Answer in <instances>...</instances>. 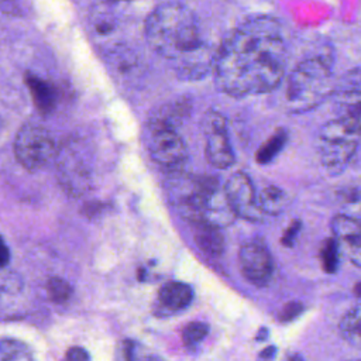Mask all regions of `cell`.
I'll use <instances>...</instances> for the list:
<instances>
[{
    "label": "cell",
    "instance_id": "cell-1",
    "mask_svg": "<svg viewBox=\"0 0 361 361\" xmlns=\"http://www.w3.org/2000/svg\"><path fill=\"white\" fill-rule=\"evenodd\" d=\"M286 45L279 23L269 16L243 21L214 55V83L234 97L272 92L283 79Z\"/></svg>",
    "mask_w": 361,
    "mask_h": 361
},
{
    "label": "cell",
    "instance_id": "cell-2",
    "mask_svg": "<svg viewBox=\"0 0 361 361\" xmlns=\"http://www.w3.org/2000/svg\"><path fill=\"white\" fill-rule=\"evenodd\" d=\"M144 34L149 48L173 62L182 80H197L213 69L214 55L202 37L197 16L185 4L168 1L147 17Z\"/></svg>",
    "mask_w": 361,
    "mask_h": 361
},
{
    "label": "cell",
    "instance_id": "cell-3",
    "mask_svg": "<svg viewBox=\"0 0 361 361\" xmlns=\"http://www.w3.org/2000/svg\"><path fill=\"white\" fill-rule=\"evenodd\" d=\"M168 173L166 195L186 221L223 228L235 220L224 188L216 178L188 173L183 169Z\"/></svg>",
    "mask_w": 361,
    "mask_h": 361
},
{
    "label": "cell",
    "instance_id": "cell-4",
    "mask_svg": "<svg viewBox=\"0 0 361 361\" xmlns=\"http://www.w3.org/2000/svg\"><path fill=\"white\" fill-rule=\"evenodd\" d=\"M186 104L165 106L157 110L145 127V147L151 159L166 169L175 172L183 169L188 159V148L178 131L182 110Z\"/></svg>",
    "mask_w": 361,
    "mask_h": 361
},
{
    "label": "cell",
    "instance_id": "cell-5",
    "mask_svg": "<svg viewBox=\"0 0 361 361\" xmlns=\"http://www.w3.org/2000/svg\"><path fill=\"white\" fill-rule=\"evenodd\" d=\"M333 90L330 62L323 56H309L300 61L288 76L286 106L292 113H306L331 99Z\"/></svg>",
    "mask_w": 361,
    "mask_h": 361
},
{
    "label": "cell",
    "instance_id": "cell-6",
    "mask_svg": "<svg viewBox=\"0 0 361 361\" xmlns=\"http://www.w3.org/2000/svg\"><path fill=\"white\" fill-rule=\"evenodd\" d=\"M361 134L341 118H334L320 127L316 149L323 169L337 176L354 157Z\"/></svg>",
    "mask_w": 361,
    "mask_h": 361
},
{
    "label": "cell",
    "instance_id": "cell-7",
    "mask_svg": "<svg viewBox=\"0 0 361 361\" xmlns=\"http://www.w3.org/2000/svg\"><path fill=\"white\" fill-rule=\"evenodd\" d=\"M56 176L71 196H82L92 186V161L89 147L78 137L65 140L55 155Z\"/></svg>",
    "mask_w": 361,
    "mask_h": 361
},
{
    "label": "cell",
    "instance_id": "cell-8",
    "mask_svg": "<svg viewBox=\"0 0 361 361\" xmlns=\"http://www.w3.org/2000/svg\"><path fill=\"white\" fill-rule=\"evenodd\" d=\"M56 144L51 133L35 121L20 127L14 140V154L21 166L27 171H39L56 155Z\"/></svg>",
    "mask_w": 361,
    "mask_h": 361
},
{
    "label": "cell",
    "instance_id": "cell-9",
    "mask_svg": "<svg viewBox=\"0 0 361 361\" xmlns=\"http://www.w3.org/2000/svg\"><path fill=\"white\" fill-rule=\"evenodd\" d=\"M202 131L207 161L217 169L230 168L235 157L230 142L226 117L214 110L207 111L202 118Z\"/></svg>",
    "mask_w": 361,
    "mask_h": 361
},
{
    "label": "cell",
    "instance_id": "cell-10",
    "mask_svg": "<svg viewBox=\"0 0 361 361\" xmlns=\"http://www.w3.org/2000/svg\"><path fill=\"white\" fill-rule=\"evenodd\" d=\"M331 99L337 117L361 134V69H350L336 83Z\"/></svg>",
    "mask_w": 361,
    "mask_h": 361
},
{
    "label": "cell",
    "instance_id": "cell-11",
    "mask_svg": "<svg viewBox=\"0 0 361 361\" xmlns=\"http://www.w3.org/2000/svg\"><path fill=\"white\" fill-rule=\"evenodd\" d=\"M223 188L235 217H243L248 221H261L264 219V213L258 206L257 192L245 172H234Z\"/></svg>",
    "mask_w": 361,
    "mask_h": 361
},
{
    "label": "cell",
    "instance_id": "cell-12",
    "mask_svg": "<svg viewBox=\"0 0 361 361\" xmlns=\"http://www.w3.org/2000/svg\"><path fill=\"white\" fill-rule=\"evenodd\" d=\"M238 265L243 276L257 286L267 285L274 274L272 257L268 248L258 241H250L241 245Z\"/></svg>",
    "mask_w": 361,
    "mask_h": 361
},
{
    "label": "cell",
    "instance_id": "cell-13",
    "mask_svg": "<svg viewBox=\"0 0 361 361\" xmlns=\"http://www.w3.org/2000/svg\"><path fill=\"white\" fill-rule=\"evenodd\" d=\"M331 231L341 255L361 268V224L338 213L331 220Z\"/></svg>",
    "mask_w": 361,
    "mask_h": 361
},
{
    "label": "cell",
    "instance_id": "cell-14",
    "mask_svg": "<svg viewBox=\"0 0 361 361\" xmlns=\"http://www.w3.org/2000/svg\"><path fill=\"white\" fill-rule=\"evenodd\" d=\"M193 300V289L190 285L179 281L165 282L157 295V312L171 314L186 309Z\"/></svg>",
    "mask_w": 361,
    "mask_h": 361
},
{
    "label": "cell",
    "instance_id": "cell-15",
    "mask_svg": "<svg viewBox=\"0 0 361 361\" xmlns=\"http://www.w3.org/2000/svg\"><path fill=\"white\" fill-rule=\"evenodd\" d=\"M25 83L30 89L37 110L42 116L52 113L58 103V92L55 86L34 73L25 75Z\"/></svg>",
    "mask_w": 361,
    "mask_h": 361
},
{
    "label": "cell",
    "instance_id": "cell-16",
    "mask_svg": "<svg viewBox=\"0 0 361 361\" xmlns=\"http://www.w3.org/2000/svg\"><path fill=\"white\" fill-rule=\"evenodd\" d=\"M193 228V238L202 252L210 257H219L224 248V240L220 228L207 224H190Z\"/></svg>",
    "mask_w": 361,
    "mask_h": 361
},
{
    "label": "cell",
    "instance_id": "cell-17",
    "mask_svg": "<svg viewBox=\"0 0 361 361\" xmlns=\"http://www.w3.org/2000/svg\"><path fill=\"white\" fill-rule=\"evenodd\" d=\"M257 200L261 212L269 216L279 214L288 206V195L283 189L275 185H268L257 193Z\"/></svg>",
    "mask_w": 361,
    "mask_h": 361
},
{
    "label": "cell",
    "instance_id": "cell-18",
    "mask_svg": "<svg viewBox=\"0 0 361 361\" xmlns=\"http://www.w3.org/2000/svg\"><path fill=\"white\" fill-rule=\"evenodd\" d=\"M340 214L361 224V188L348 186L337 192Z\"/></svg>",
    "mask_w": 361,
    "mask_h": 361
},
{
    "label": "cell",
    "instance_id": "cell-19",
    "mask_svg": "<svg viewBox=\"0 0 361 361\" xmlns=\"http://www.w3.org/2000/svg\"><path fill=\"white\" fill-rule=\"evenodd\" d=\"M338 327L343 338L361 350V305L351 307L341 317Z\"/></svg>",
    "mask_w": 361,
    "mask_h": 361
},
{
    "label": "cell",
    "instance_id": "cell-20",
    "mask_svg": "<svg viewBox=\"0 0 361 361\" xmlns=\"http://www.w3.org/2000/svg\"><path fill=\"white\" fill-rule=\"evenodd\" d=\"M288 141V133L282 128L276 130L258 149L257 152V162L261 165H267L272 162L279 152L283 149Z\"/></svg>",
    "mask_w": 361,
    "mask_h": 361
},
{
    "label": "cell",
    "instance_id": "cell-21",
    "mask_svg": "<svg viewBox=\"0 0 361 361\" xmlns=\"http://www.w3.org/2000/svg\"><path fill=\"white\" fill-rule=\"evenodd\" d=\"M0 361H31L28 348L18 340H0Z\"/></svg>",
    "mask_w": 361,
    "mask_h": 361
},
{
    "label": "cell",
    "instance_id": "cell-22",
    "mask_svg": "<svg viewBox=\"0 0 361 361\" xmlns=\"http://www.w3.org/2000/svg\"><path fill=\"white\" fill-rule=\"evenodd\" d=\"M209 333V326L203 322H190L182 330V341L188 348H196Z\"/></svg>",
    "mask_w": 361,
    "mask_h": 361
},
{
    "label": "cell",
    "instance_id": "cell-23",
    "mask_svg": "<svg viewBox=\"0 0 361 361\" xmlns=\"http://www.w3.org/2000/svg\"><path fill=\"white\" fill-rule=\"evenodd\" d=\"M320 255H322V265H323L324 271L327 274L336 272L338 262H340L341 252H340V248L334 238H329L324 241V244L322 245V250H320Z\"/></svg>",
    "mask_w": 361,
    "mask_h": 361
},
{
    "label": "cell",
    "instance_id": "cell-24",
    "mask_svg": "<svg viewBox=\"0 0 361 361\" xmlns=\"http://www.w3.org/2000/svg\"><path fill=\"white\" fill-rule=\"evenodd\" d=\"M121 355H123V361H162L158 355L148 353L138 343L133 340L123 341Z\"/></svg>",
    "mask_w": 361,
    "mask_h": 361
},
{
    "label": "cell",
    "instance_id": "cell-25",
    "mask_svg": "<svg viewBox=\"0 0 361 361\" xmlns=\"http://www.w3.org/2000/svg\"><path fill=\"white\" fill-rule=\"evenodd\" d=\"M47 292H48V296L51 298V300L65 302L71 296L72 288L62 278H51L47 283Z\"/></svg>",
    "mask_w": 361,
    "mask_h": 361
},
{
    "label": "cell",
    "instance_id": "cell-26",
    "mask_svg": "<svg viewBox=\"0 0 361 361\" xmlns=\"http://www.w3.org/2000/svg\"><path fill=\"white\" fill-rule=\"evenodd\" d=\"M0 10L6 14H23V0H0Z\"/></svg>",
    "mask_w": 361,
    "mask_h": 361
},
{
    "label": "cell",
    "instance_id": "cell-27",
    "mask_svg": "<svg viewBox=\"0 0 361 361\" xmlns=\"http://www.w3.org/2000/svg\"><path fill=\"white\" fill-rule=\"evenodd\" d=\"M68 361H90L89 353L82 347H71L66 353Z\"/></svg>",
    "mask_w": 361,
    "mask_h": 361
},
{
    "label": "cell",
    "instance_id": "cell-28",
    "mask_svg": "<svg viewBox=\"0 0 361 361\" xmlns=\"http://www.w3.org/2000/svg\"><path fill=\"white\" fill-rule=\"evenodd\" d=\"M299 230H300V221L295 220V221L286 228V231L283 233L282 243H283L285 245H292L293 241H295V238H296V235L299 234Z\"/></svg>",
    "mask_w": 361,
    "mask_h": 361
},
{
    "label": "cell",
    "instance_id": "cell-29",
    "mask_svg": "<svg viewBox=\"0 0 361 361\" xmlns=\"http://www.w3.org/2000/svg\"><path fill=\"white\" fill-rule=\"evenodd\" d=\"M300 312V303H289L288 306H285L283 312L281 313V317L283 320H290L292 317H295L298 313Z\"/></svg>",
    "mask_w": 361,
    "mask_h": 361
},
{
    "label": "cell",
    "instance_id": "cell-30",
    "mask_svg": "<svg viewBox=\"0 0 361 361\" xmlns=\"http://www.w3.org/2000/svg\"><path fill=\"white\" fill-rule=\"evenodd\" d=\"M10 261V251H8V247L6 245L4 240L0 237V269L3 267H6Z\"/></svg>",
    "mask_w": 361,
    "mask_h": 361
},
{
    "label": "cell",
    "instance_id": "cell-31",
    "mask_svg": "<svg viewBox=\"0 0 361 361\" xmlns=\"http://www.w3.org/2000/svg\"><path fill=\"white\" fill-rule=\"evenodd\" d=\"M285 361H305L303 358H302V355H299V354H289V355H286V358H285Z\"/></svg>",
    "mask_w": 361,
    "mask_h": 361
},
{
    "label": "cell",
    "instance_id": "cell-32",
    "mask_svg": "<svg viewBox=\"0 0 361 361\" xmlns=\"http://www.w3.org/2000/svg\"><path fill=\"white\" fill-rule=\"evenodd\" d=\"M354 293H355L358 298H361V282L354 286Z\"/></svg>",
    "mask_w": 361,
    "mask_h": 361
},
{
    "label": "cell",
    "instance_id": "cell-33",
    "mask_svg": "<svg viewBox=\"0 0 361 361\" xmlns=\"http://www.w3.org/2000/svg\"><path fill=\"white\" fill-rule=\"evenodd\" d=\"M355 361H361V360H355Z\"/></svg>",
    "mask_w": 361,
    "mask_h": 361
}]
</instances>
